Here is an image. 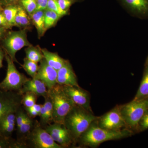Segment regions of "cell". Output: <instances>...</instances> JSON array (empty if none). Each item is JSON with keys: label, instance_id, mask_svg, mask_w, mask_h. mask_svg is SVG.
I'll return each instance as SVG.
<instances>
[{"label": "cell", "instance_id": "6da1fadb", "mask_svg": "<svg viewBox=\"0 0 148 148\" xmlns=\"http://www.w3.org/2000/svg\"><path fill=\"white\" fill-rule=\"evenodd\" d=\"M96 120L81 135L77 142L80 146L97 147L104 142L127 138L134 133L127 128L119 131L103 129L98 126Z\"/></svg>", "mask_w": 148, "mask_h": 148}, {"label": "cell", "instance_id": "7a4b0ae2", "mask_svg": "<svg viewBox=\"0 0 148 148\" xmlns=\"http://www.w3.org/2000/svg\"><path fill=\"white\" fill-rule=\"evenodd\" d=\"M98 118L92 112L75 105L64 119V124L71 133L75 144L82 133Z\"/></svg>", "mask_w": 148, "mask_h": 148}, {"label": "cell", "instance_id": "3957f363", "mask_svg": "<svg viewBox=\"0 0 148 148\" xmlns=\"http://www.w3.org/2000/svg\"><path fill=\"white\" fill-rule=\"evenodd\" d=\"M48 95L53 106V122L64 124L65 117L75 104L64 92L62 85L58 84L48 89Z\"/></svg>", "mask_w": 148, "mask_h": 148}, {"label": "cell", "instance_id": "277c9868", "mask_svg": "<svg viewBox=\"0 0 148 148\" xmlns=\"http://www.w3.org/2000/svg\"><path fill=\"white\" fill-rule=\"evenodd\" d=\"M119 106L126 128L135 133L137 131L140 119L148 109V97L133 99L131 102Z\"/></svg>", "mask_w": 148, "mask_h": 148}, {"label": "cell", "instance_id": "5b68a950", "mask_svg": "<svg viewBox=\"0 0 148 148\" xmlns=\"http://www.w3.org/2000/svg\"><path fill=\"white\" fill-rule=\"evenodd\" d=\"M27 29H21L17 31H10L1 40V45L5 53L12 60L18 64L16 58V53L25 47L32 45L27 38Z\"/></svg>", "mask_w": 148, "mask_h": 148}, {"label": "cell", "instance_id": "8992f818", "mask_svg": "<svg viewBox=\"0 0 148 148\" xmlns=\"http://www.w3.org/2000/svg\"><path fill=\"white\" fill-rule=\"evenodd\" d=\"M5 58L7 64V70L5 78L0 82V90L19 92L29 78L18 71L14 62L7 53H5Z\"/></svg>", "mask_w": 148, "mask_h": 148}, {"label": "cell", "instance_id": "52a82bcc", "mask_svg": "<svg viewBox=\"0 0 148 148\" xmlns=\"http://www.w3.org/2000/svg\"><path fill=\"white\" fill-rule=\"evenodd\" d=\"M27 148H63L56 143L50 134L35 121L32 131L25 142Z\"/></svg>", "mask_w": 148, "mask_h": 148}, {"label": "cell", "instance_id": "ba28073f", "mask_svg": "<svg viewBox=\"0 0 148 148\" xmlns=\"http://www.w3.org/2000/svg\"><path fill=\"white\" fill-rule=\"evenodd\" d=\"M96 122L99 127L108 130L119 131L126 128L119 106H116L102 116L98 117Z\"/></svg>", "mask_w": 148, "mask_h": 148}, {"label": "cell", "instance_id": "9c48e42d", "mask_svg": "<svg viewBox=\"0 0 148 148\" xmlns=\"http://www.w3.org/2000/svg\"><path fill=\"white\" fill-rule=\"evenodd\" d=\"M43 128L62 148H70L75 145L71 133L64 124L53 123Z\"/></svg>", "mask_w": 148, "mask_h": 148}, {"label": "cell", "instance_id": "30bf717a", "mask_svg": "<svg viewBox=\"0 0 148 148\" xmlns=\"http://www.w3.org/2000/svg\"><path fill=\"white\" fill-rule=\"evenodd\" d=\"M64 92L75 105L92 112L90 106V95L80 86L62 85Z\"/></svg>", "mask_w": 148, "mask_h": 148}, {"label": "cell", "instance_id": "8fae6325", "mask_svg": "<svg viewBox=\"0 0 148 148\" xmlns=\"http://www.w3.org/2000/svg\"><path fill=\"white\" fill-rule=\"evenodd\" d=\"M131 16L141 19H148V0H117Z\"/></svg>", "mask_w": 148, "mask_h": 148}, {"label": "cell", "instance_id": "7c38bea8", "mask_svg": "<svg viewBox=\"0 0 148 148\" xmlns=\"http://www.w3.org/2000/svg\"><path fill=\"white\" fill-rule=\"evenodd\" d=\"M22 97L19 92L0 90V119L8 111L21 106Z\"/></svg>", "mask_w": 148, "mask_h": 148}, {"label": "cell", "instance_id": "4fadbf2b", "mask_svg": "<svg viewBox=\"0 0 148 148\" xmlns=\"http://www.w3.org/2000/svg\"><path fill=\"white\" fill-rule=\"evenodd\" d=\"M38 70L35 77L42 81L48 89L57 84V71L49 66L44 58L40 62Z\"/></svg>", "mask_w": 148, "mask_h": 148}, {"label": "cell", "instance_id": "5bb4252c", "mask_svg": "<svg viewBox=\"0 0 148 148\" xmlns=\"http://www.w3.org/2000/svg\"><path fill=\"white\" fill-rule=\"evenodd\" d=\"M57 83L61 85L79 86L76 75L71 64L68 60L63 67L57 71Z\"/></svg>", "mask_w": 148, "mask_h": 148}, {"label": "cell", "instance_id": "9a60e30c", "mask_svg": "<svg viewBox=\"0 0 148 148\" xmlns=\"http://www.w3.org/2000/svg\"><path fill=\"white\" fill-rule=\"evenodd\" d=\"M17 108L10 110L1 118L0 119L1 136L5 138H12V134L16 127V112Z\"/></svg>", "mask_w": 148, "mask_h": 148}, {"label": "cell", "instance_id": "2e32d148", "mask_svg": "<svg viewBox=\"0 0 148 148\" xmlns=\"http://www.w3.org/2000/svg\"><path fill=\"white\" fill-rule=\"evenodd\" d=\"M27 92H33L38 97L43 96L45 98L48 95V88L42 81L36 78H32L25 83L19 92L23 95Z\"/></svg>", "mask_w": 148, "mask_h": 148}, {"label": "cell", "instance_id": "e0dca14e", "mask_svg": "<svg viewBox=\"0 0 148 148\" xmlns=\"http://www.w3.org/2000/svg\"><path fill=\"white\" fill-rule=\"evenodd\" d=\"M35 120L27 114L23 123L18 129H16V139L19 143L27 148L25 142L34 125Z\"/></svg>", "mask_w": 148, "mask_h": 148}, {"label": "cell", "instance_id": "ac0fdd59", "mask_svg": "<svg viewBox=\"0 0 148 148\" xmlns=\"http://www.w3.org/2000/svg\"><path fill=\"white\" fill-rule=\"evenodd\" d=\"M44 58L48 64L58 71L63 67L67 60L59 56L58 53L51 52L46 49H42Z\"/></svg>", "mask_w": 148, "mask_h": 148}, {"label": "cell", "instance_id": "d6986e66", "mask_svg": "<svg viewBox=\"0 0 148 148\" xmlns=\"http://www.w3.org/2000/svg\"><path fill=\"white\" fill-rule=\"evenodd\" d=\"M45 11H36L29 15L31 21L36 29L39 38L42 37L46 32L45 28Z\"/></svg>", "mask_w": 148, "mask_h": 148}, {"label": "cell", "instance_id": "ffe728a7", "mask_svg": "<svg viewBox=\"0 0 148 148\" xmlns=\"http://www.w3.org/2000/svg\"><path fill=\"white\" fill-rule=\"evenodd\" d=\"M29 15L21 6L18 5V11L15 18L16 27L27 29L31 25Z\"/></svg>", "mask_w": 148, "mask_h": 148}, {"label": "cell", "instance_id": "44dd1931", "mask_svg": "<svg viewBox=\"0 0 148 148\" xmlns=\"http://www.w3.org/2000/svg\"><path fill=\"white\" fill-rule=\"evenodd\" d=\"M148 97V66H145L143 79L133 100Z\"/></svg>", "mask_w": 148, "mask_h": 148}, {"label": "cell", "instance_id": "7402d4cb", "mask_svg": "<svg viewBox=\"0 0 148 148\" xmlns=\"http://www.w3.org/2000/svg\"><path fill=\"white\" fill-rule=\"evenodd\" d=\"M26 58L31 61L38 63L44 58L43 55L40 47H27L25 49Z\"/></svg>", "mask_w": 148, "mask_h": 148}, {"label": "cell", "instance_id": "603a6c76", "mask_svg": "<svg viewBox=\"0 0 148 148\" xmlns=\"http://www.w3.org/2000/svg\"><path fill=\"white\" fill-rule=\"evenodd\" d=\"M18 5H10L6 6L3 9L2 11L7 21L12 27H16L15 18L17 11Z\"/></svg>", "mask_w": 148, "mask_h": 148}, {"label": "cell", "instance_id": "cb8c5ba5", "mask_svg": "<svg viewBox=\"0 0 148 148\" xmlns=\"http://www.w3.org/2000/svg\"><path fill=\"white\" fill-rule=\"evenodd\" d=\"M57 13L47 9L45 11V28L46 31L55 26L60 18Z\"/></svg>", "mask_w": 148, "mask_h": 148}, {"label": "cell", "instance_id": "d4e9b609", "mask_svg": "<svg viewBox=\"0 0 148 148\" xmlns=\"http://www.w3.org/2000/svg\"><path fill=\"white\" fill-rule=\"evenodd\" d=\"M21 66L28 75L32 78L35 77L38 70V63L25 58L24 59V64Z\"/></svg>", "mask_w": 148, "mask_h": 148}, {"label": "cell", "instance_id": "484cf974", "mask_svg": "<svg viewBox=\"0 0 148 148\" xmlns=\"http://www.w3.org/2000/svg\"><path fill=\"white\" fill-rule=\"evenodd\" d=\"M0 148H25V147L12 138H5L0 135Z\"/></svg>", "mask_w": 148, "mask_h": 148}, {"label": "cell", "instance_id": "4316f807", "mask_svg": "<svg viewBox=\"0 0 148 148\" xmlns=\"http://www.w3.org/2000/svg\"><path fill=\"white\" fill-rule=\"evenodd\" d=\"M38 96L33 92H27L23 95L22 105L25 108H30L36 104Z\"/></svg>", "mask_w": 148, "mask_h": 148}, {"label": "cell", "instance_id": "83f0119b", "mask_svg": "<svg viewBox=\"0 0 148 148\" xmlns=\"http://www.w3.org/2000/svg\"><path fill=\"white\" fill-rule=\"evenodd\" d=\"M22 105L19 106L16 112V127L18 129L24 122L27 114Z\"/></svg>", "mask_w": 148, "mask_h": 148}, {"label": "cell", "instance_id": "f1b7e54d", "mask_svg": "<svg viewBox=\"0 0 148 148\" xmlns=\"http://www.w3.org/2000/svg\"><path fill=\"white\" fill-rule=\"evenodd\" d=\"M21 6L26 11L29 15L36 10L37 3L36 0H20Z\"/></svg>", "mask_w": 148, "mask_h": 148}, {"label": "cell", "instance_id": "f546056e", "mask_svg": "<svg viewBox=\"0 0 148 148\" xmlns=\"http://www.w3.org/2000/svg\"><path fill=\"white\" fill-rule=\"evenodd\" d=\"M47 9L54 12L61 17L67 15L68 14V12L61 9L57 2V0H48Z\"/></svg>", "mask_w": 148, "mask_h": 148}, {"label": "cell", "instance_id": "4dcf8cb0", "mask_svg": "<svg viewBox=\"0 0 148 148\" xmlns=\"http://www.w3.org/2000/svg\"><path fill=\"white\" fill-rule=\"evenodd\" d=\"M44 104H43L45 108L46 112L47 117L48 123L49 125L51 124L52 121V114H53V106H52V103L51 100L48 95L45 97Z\"/></svg>", "mask_w": 148, "mask_h": 148}, {"label": "cell", "instance_id": "1f68e13d", "mask_svg": "<svg viewBox=\"0 0 148 148\" xmlns=\"http://www.w3.org/2000/svg\"><path fill=\"white\" fill-rule=\"evenodd\" d=\"M148 129V109L138 123L137 132H142Z\"/></svg>", "mask_w": 148, "mask_h": 148}, {"label": "cell", "instance_id": "d6a6232c", "mask_svg": "<svg viewBox=\"0 0 148 148\" xmlns=\"http://www.w3.org/2000/svg\"><path fill=\"white\" fill-rule=\"evenodd\" d=\"M57 1L61 9L69 12V9L76 2V0H57Z\"/></svg>", "mask_w": 148, "mask_h": 148}, {"label": "cell", "instance_id": "836d02e7", "mask_svg": "<svg viewBox=\"0 0 148 148\" xmlns=\"http://www.w3.org/2000/svg\"><path fill=\"white\" fill-rule=\"evenodd\" d=\"M12 27H12L7 21L3 12H1L0 13V28H4L7 30H9L11 29Z\"/></svg>", "mask_w": 148, "mask_h": 148}, {"label": "cell", "instance_id": "e575fe53", "mask_svg": "<svg viewBox=\"0 0 148 148\" xmlns=\"http://www.w3.org/2000/svg\"><path fill=\"white\" fill-rule=\"evenodd\" d=\"M37 10H45L47 9L48 0H36Z\"/></svg>", "mask_w": 148, "mask_h": 148}, {"label": "cell", "instance_id": "d590c367", "mask_svg": "<svg viewBox=\"0 0 148 148\" xmlns=\"http://www.w3.org/2000/svg\"><path fill=\"white\" fill-rule=\"evenodd\" d=\"M24 109H25V111L27 112V114L30 117L32 118H34L36 117L39 116V113L35 111L34 109L32 108V107H30V108H25V107H24Z\"/></svg>", "mask_w": 148, "mask_h": 148}, {"label": "cell", "instance_id": "8d00e7d4", "mask_svg": "<svg viewBox=\"0 0 148 148\" xmlns=\"http://www.w3.org/2000/svg\"><path fill=\"white\" fill-rule=\"evenodd\" d=\"M20 0H0V3L2 5L5 6L10 5H16V3Z\"/></svg>", "mask_w": 148, "mask_h": 148}, {"label": "cell", "instance_id": "74e56055", "mask_svg": "<svg viewBox=\"0 0 148 148\" xmlns=\"http://www.w3.org/2000/svg\"><path fill=\"white\" fill-rule=\"evenodd\" d=\"M5 57V52L2 47L0 46V69L3 67V62Z\"/></svg>", "mask_w": 148, "mask_h": 148}, {"label": "cell", "instance_id": "f35d334b", "mask_svg": "<svg viewBox=\"0 0 148 148\" xmlns=\"http://www.w3.org/2000/svg\"><path fill=\"white\" fill-rule=\"evenodd\" d=\"M7 29L4 28H0V42L1 40H2L3 37L5 36L6 34L8 32Z\"/></svg>", "mask_w": 148, "mask_h": 148}, {"label": "cell", "instance_id": "ab89813d", "mask_svg": "<svg viewBox=\"0 0 148 148\" xmlns=\"http://www.w3.org/2000/svg\"><path fill=\"white\" fill-rule=\"evenodd\" d=\"M42 106L43 105H41V104H35L34 106H32V108L40 114V112Z\"/></svg>", "mask_w": 148, "mask_h": 148}, {"label": "cell", "instance_id": "60d3db41", "mask_svg": "<svg viewBox=\"0 0 148 148\" xmlns=\"http://www.w3.org/2000/svg\"><path fill=\"white\" fill-rule=\"evenodd\" d=\"M145 66H148V56L145 63Z\"/></svg>", "mask_w": 148, "mask_h": 148}, {"label": "cell", "instance_id": "b9f144b4", "mask_svg": "<svg viewBox=\"0 0 148 148\" xmlns=\"http://www.w3.org/2000/svg\"><path fill=\"white\" fill-rule=\"evenodd\" d=\"M3 10V8L2 7V5L0 3V13L1 12H2Z\"/></svg>", "mask_w": 148, "mask_h": 148}, {"label": "cell", "instance_id": "7bdbcfd3", "mask_svg": "<svg viewBox=\"0 0 148 148\" xmlns=\"http://www.w3.org/2000/svg\"></svg>", "mask_w": 148, "mask_h": 148}]
</instances>
